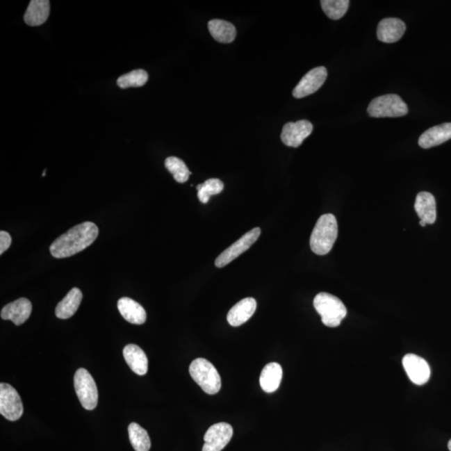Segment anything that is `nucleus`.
<instances>
[{
	"instance_id": "nucleus-24",
	"label": "nucleus",
	"mask_w": 451,
	"mask_h": 451,
	"mask_svg": "<svg viewBox=\"0 0 451 451\" xmlns=\"http://www.w3.org/2000/svg\"><path fill=\"white\" fill-rule=\"evenodd\" d=\"M131 444L136 451H149L151 449V438L146 429L138 424L131 423L128 427Z\"/></svg>"
},
{
	"instance_id": "nucleus-32",
	"label": "nucleus",
	"mask_w": 451,
	"mask_h": 451,
	"mask_svg": "<svg viewBox=\"0 0 451 451\" xmlns=\"http://www.w3.org/2000/svg\"><path fill=\"white\" fill-rule=\"evenodd\" d=\"M45 173H47V171H45V170H44V171L43 172V175H42L43 177H45Z\"/></svg>"
},
{
	"instance_id": "nucleus-3",
	"label": "nucleus",
	"mask_w": 451,
	"mask_h": 451,
	"mask_svg": "<svg viewBox=\"0 0 451 451\" xmlns=\"http://www.w3.org/2000/svg\"><path fill=\"white\" fill-rule=\"evenodd\" d=\"M314 309L322 318V324L330 328L341 325L347 315V309L343 302L328 293H320L314 297Z\"/></svg>"
},
{
	"instance_id": "nucleus-21",
	"label": "nucleus",
	"mask_w": 451,
	"mask_h": 451,
	"mask_svg": "<svg viewBox=\"0 0 451 451\" xmlns=\"http://www.w3.org/2000/svg\"><path fill=\"white\" fill-rule=\"evenodd\" d=\"M83 299L81 289L74 288L67 295L57 304L56 315L60 320H68L76 313Z\"/></svg>"
},
{
	"instance_id": "nucleus-28",
	"label": "nucleus",
	"mask_w": 451,
	"mask_h": 451,
	"mask_svg": "<svg viewBox=\"0 0 451 451\" xmlns=\"http://www.w3.org/2000/svg\"><path fill=\"white\" fill-rule=\"evenodd\" d=\"M148 81V74L144 69H136L123 74L118 79L117 85L122 89L143 86Z\"/></svg>"
},
{
	"instance_id": "nucleus-18",
	"label": "nucleus",
	"mask_w": 451,
	"mask_h": 451,
	"mask_svg": "<svg viewBox=\"0 0 451 451\" xmlns=\"http://www.w3.org/2000/svg\"><path fill=\"white\" fill-rule=\"evenodd\" d=\"M416 212L426 224H433L436 221V199L432 193L421 192L418 194L415 204Z\"/></svg>"
},
{
	"instance_id": "nucleus-23",
	"label": "nucleus",
	"mask_w": 451,
	"mask_h": 451,
	"mask_svg": "<svg viewBox=\"0 0 451 451\" xmlns=\"http://www.w3.org/2000/svg\"><path fill=\"white\" fill-rule=\"evenodd\" d=\"M210 34L218 42L229 44L233 42L237 35V31L233 24L222 19H213L208 23Z\"/></svg>"
},
{
	"instance_id": "nucleus-29",
	"label": "nucleus",
	"mask_w": 451,
	"mask_h": 451,
	"mask_svg": "<svg viewBox=\"0 0 451 451\" xmlns=\"http://www.w3.org/2000/svg\"><path fill=\"white\" fill-rule=\"evenodd\" d=\"M11 243V236L6 231H0V254L9 249Z\"/></svg>"
},
{
	"instance_id": "nucleus-5",
	"label": "nucleus",
	"mask_w": 451,
	"mask_h": 451,
	"mask_svg": "<svg viewBox=\"0 0 451 451\" xmlns=\"http://www.w3.org/2000/svg\"><path fill=\"white\" fill-rule=\"evenodd\" d=\"M370 117H400L408 113V106L397 95H386L374 99L368 107Z\"/></svg>"
},
{
	"instance_id": "nucleus-8",
	"label": "nucleus",
	"mask_w": 451,
	"mask_h": 451,
	"mask_svg": "<svg viewBox=\"0 0 451 451\" xmlns=\"http://www.w3.org/2000/svg\"><path fill=\"white\" fill-rule=\"evenodd\" d=\"M261 235V229L259 227L247 231L244 234L241 238H239L237 242L231 244L229 247L223 251L215 261V265L217 268H223L227 266V264L233 262V260L238 258V256L249 249L252 244L256 242Z\"/></svg>"
},
{
	"instance_id": "nucleus-1",
	"label": "nucleus",
	"mask_w": 451,
	"mask_h": 451,
	"mask_svg": "<svg viewBox=\"0 0 451 451\" xmlns=\"http://www.w3.org/2000/svg\"><path fill=\"white\" fill-rule=\"evenodd\" d=\"M98 234V227L94 222H82L56 238L49 251L54 258H68L92 245Z\"/></svg>"
},
{
	"instance_id": "nucleus-14",
	"label": "nucleus",
	"mask_w": 451,
	"mask_h": 451,
	"mask_svg": "<svg viewBox=\"0 0 451 451\" xmlns=\"http://www.w3.org/2000/svg\"><path fill=\"white\" fill-rule=\"evenodd\" d=\"M407 26L402 20L397 18L384 19L377 28L379 40L384 43H395L402 38Z\"/></svg>"
},
{
	"instance_id": "nucleus-30",
	"label": "nucleus",
	"mask_w": 451,
	"mask_h": 451,
	"mask_svg": "<svg viewBox=\"0 0 451 451\" xmlns=\"http://www.w3.org/2000/svg\"><path fill=\"white\" fill-rule=\"evenodd\" d=\"M420 225L421 227H425L427 224H426V223L425 222H423V221H420Z\"/></svg>"
},
{
	"instance_id": "nucleus-9",
	"label": "nucleus",
	"mask_w": 451,
	"mask_h": 451,
	"mask_svg": "<svg viewBox=\"0 0 451 451\" xmlns=\"http://www.w3.org/2000/svg\"><path fill=\"white\" fill-rule=\"evenodd\" d=\"M233 436L231 425L225 422L215 424L208 429L204 436L202 451H222Z\"/></svg>"
},
{
	"instance_id": "nucleus-27",
	"label": "nucleus",
	"mask_w": 451,
	"mask_h": 451,
	"mask_svg": "<svg viewBox=\"0 0 451 451\" xmlns=\"http://www.w3.org/2000/svg\"><path fill=\"white\" fill-rule=\"evenodd\" d=\"M322 9L331 19L337 20L343 17L349 9V0H322Z\"/></svg>"
},
{
	"instance_id": "nucleus-31",
	"label": "nucleus",
	"mask_w": 451,
	"mask_h": 451,
	"mask_svg": "<svg viewBox=\"0 0 451 451\" xmlns=\"http://www.w3.org/2000/svg\"><path fill=\"white\" fill-rule=\"evenodd\" d=\"M448 449L450 450V451H451V440H450L448 443Z\"/></svg>"
},
{
	"instance_id": "nucleus-15",
	"label": "nucleus",
	"mask_w": 451,
	"mask_h": 451,
	"mask_svg": "<svg viewBox=\"0 0 451 451\" xmlns=\"http://www.w3.org/2000/svg\"><path fill=\"white\" fill-rule=\"evenodd\" d=\"M256 309V301L254 297H246L238 302L227 313V320L233 327L241 326L249 320Z\"/></svg>"
},
{
	"instance_id": "nucleus-7",
	"label": "nucleus",
	"mask_w": 451,
	"mask_h": 451,
	"mask_svg": "<svg viewBox=\"0 0 451 451\" xmlns=\"http://www.w3.org/2000/svg\"><path fill=\"white\" fill-rule=\"evenodd\" d=\"M24 413V405L18 392L10 384H0V413L8 420H18Z\"/></svg>"
},
{
	"instance_id": "nucleus-20",
	"label": "nucleus",
	"mask_w": 451,
	"mask_h": 451,
	"mask_svg": "<svg viewBox=\"0 0 451 451\" xmlns=\"http://www.w3.org/2000/svg\"><path fill=\"white\" fill-rule=\"evenodd\" d=\"M51 12L48 0H32L28 6L24 22L30 26H39L47 22Z\"/></svg>"
},
{
	"instance_id": "nucleus-11",
	"label": "nucleus",
	"mask_w": 451,
	"mask_h": 451,
	"mask_svg": "<svg viewBox=\"0 0 451 451\" xmlns=\"http://www.w3.org/2000/svg\"><path fill=\"white\" fill-rule=\"evenodd\" d=\"M313 126L311 122L301 120L297 122L285 124L281 140L284 145L291 147H299L304 140L311 135Z\"/></svg>"
},
{
	"instance_id": "nucleus-12",
	"label": "nucleus",
	"mask_w": 451,
	"mask_h": 451,
	"mask_svg": "<svg viewBox=\"0 0 451 451\" xmlns=\"http://www.w3.org/2000/svg\"><path fill=\"white\" fill-rule=\"evenodd\" d=\"M403 366L409 379L417 386H423L430 377V368L423 358L408 354L403 359Z\"/></svg>"
},
{
	"instance_id": "nucleus-2",
	"label": "nucleus",
	"mask_w": 451,
	"mask_h": 451,
	"mask_svg": "<svg viewBox=\"0 0 451 451\" xmlns=\"http://www.w3.org/2000/svg\"><path fill=\"white\" fill-rule=\"evenodd\" d=\"M338 237V222L333 214L322 215L310 238V247L317 255H326L332 250Z\"/></svg>"
},
{
	"instance_id": "nucleus-22",
	"label": "nucleus",
	"mask_w": 451,
	"mask_h": 451,
	"mask_svg": "<svg viewBox=\"0 0 451 451\" xmlns=\"http://www.w3.org/2000/svg\"><path fill=\"white\" fill-rule=\"evenodd\" d=\"M283 378L282 367L278 363H269L263 368L260 375V386L267 393L278 390Z\"/></svg>"
},
{
	"instance_id": "nucleus-4",
	"label": "nucleus",
	"mask_w": 451,
	"mask_h": 451,
	"mask_svg": "<svg viewBox=\"0 0 451 451\" xmlns=\"http://www.w3.org/2000/svg\"><path fill=\"white\" fill-rule=\"evenodd\" d=\"M189 373L198 386L206 394H218L221 390L220 375L216 368L208 360L199 358L193 361L189 367Z\"/></svg>"
},
{
	"instance_id": "nucleus-13",
	"label": "nucleus",
	"mask_w": 451,
	"mask_h": 451,
	"mask_svg": "<svg viewBox=\"0 0 451 451\" xmlns=\"http://www.w3.org/2000/svg\"><path fill=\"white\" fill-rule=\"evenodd\" d=\"M32 304L31 301L22 297L3 308L1 318L3 320H10L15 325H22L31 317Z\"/></svg>"
},
{
	"instance_id": "nucleus-16",
	"label": "nucleus",
	"mask_w": 451,
	"mask_h": 451,
	"mask_svg": "<svg viewBox=\"0 0 451 451\" xmlns=\"http://www.w3.org/2000/svg\"><path fill=\"white\" fill-rule=\"evenodd\" d=\"M451 139V123L429 128L420 136L419 146L424 149L437 147Z\"/></svg>"
},
{
	"instance_id": "nucleus-10",
	"label": "nucleus",
	"mask_w": 451,
	"mask_h": 451,
	"mask_svg": "<svg viewBox=\"0 0 451 451\" xmlns=\"http://www.w3.org/2000/svg\"><path fill=\"white\" fill-rule=\"evenodd\" d=\"M328 72L324 66L314 68L302 78L293 92V96L301 99L315 93L325 84Z\"/></svg>"
},
{
	"instance_id": "nucleus-6",
	"label": "nucleus",
	"mask_w": 451,
	"mask_h": 451,
	"mask_svg": "<svg viewBox=\"0 0 451 451\" xmlns=\"http://www.w3.org/2000/svg\"><path fill=\"white\" fill-rule=\"evenodd\" d=\"M74 390L83 407L92 411L97 407L98 390L96 382L85 369H79L74 377Z\"/></svg>"
},
{
	"instance_id": "nucleus-25",
	"label": "nucleus",
	"mask_w": 451,
	"mask_h": 451,
	"mask_svg": "<svg viewBox=\"0 0 451 451\" xmlns=\"http://www.w3.org/2000/svg\"><path fill=\"white\" fill-rule=\"evenodd\" d=\"M165 167L172 174L174 179L179 183H186L192 174L184 161L176 156L167 157L165 161Z\"/></svg>"
},
{
	"instance_id": "nucleus-17",
	"label": "nucleus",
	"mask_w": 451,
	"mask_h": 451,
	"mask_svg": "<svg viewBox=\"0 0 451 451\" xmlns=\"http://www.w3.org/2000/svg\"><path fill=\"white\" fill-rule=\"evenodd\" d=\"M117 307L122 316L132 325H143L147 320L146 310L130 297H122L118 301Z\"/></svg>"
},
{
	"instance_id": "nucleus-26",
	"label": "nucleus",
	"mask_w": 451,
	"mask_h": 451,
	"mask_svg": "<svg viewBox=\"0 0 451 451\" xmlns=\"http://www.w3.org/2000/svg\"><path fill=\"white\" fill-rule=\"evenodd\" d=\"M224 184L221 180L217 178H212L205 181L204 183L197 186V197L202 204H206L210 200L211 196L217 195L221 193Z\"/></svg>"
},
{
	"instance_id": "nucleus-19",
	"label": "nucleus",
	"mask_w": 451,
	"mask_h": 451,
	"mask_svg": "<svg viewBox=\"0 0 451 451\" xmlns=\"http://www.w3.org/2000/svg\"><path fill=\"white\" fill-rule=\"evenodd\" d=\"M126 362L135 374L145 375L148 371V359L145 352L136 345H128L123 350Z\"/></svg>"
}]
</instances>
